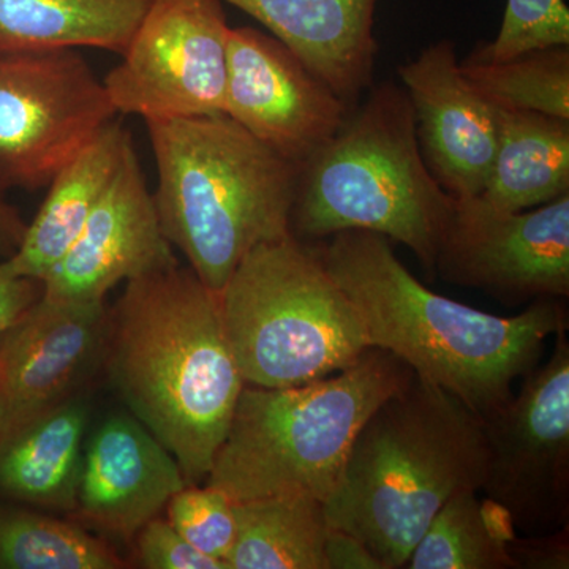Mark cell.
I'll list each match as a JSON object with an SVG mask.
<instances>
[{"label":"cell","mask_w":569,"mask_h":569,"mask_svg":"<svg viewBox=\"0 0 569 569\" xmlns=\"http://www.w3.org/2000/svg\"><path fill=\"white\" fill-rule=\"evenodd\" d=\"M186 486L173 455L148 427L133 415H112L82 451L77 508L99 529L129 539Z\"/></svg>","instance_id":"obj_16"},{"label":"cell","mask_w":569,"mask_h":569,"mask_svg":"<svg viewBox=\"0 0 569 569\" xmlns=\"http://www.w3.org/2000/svg\"><path fill=\"white\" fill-rule=\"evenodd\" d=\"M178 264L133 142L77 241L41 280L54 301L103 302L116 284Z\"/></svg>","instance_id":"obj_13"},{"label":"cell","mask_w":569,"mask_h":569,"mask_svg":"<svg viewBox=\"0 0 569 569\" xmlns=\"http://www.w3.org/2000/svg\"><path fill=\"white\" fill-rule=\"evenodd\" d=\"M146 123L163 233L198 279L220 293L253 249L293 234L301 167L224 112Z\"/></svg>","instance_id":"obj_4"},{"label":"cell","mask_w":569,"mask_h":569,"mask_svg":"<svg viewBox=\"0 0 569 569\" xmlns=\"http://www.w3.org/2000/svg\"><path fill=\"white\" fill-rule=\"evenodd\" d=\"M88 411L77 400L26 426L0 447V496L36 507L77 508Z\"/></svg>","instance_id":"obj_20"},{"label":"cell","mask_w":569,"mask_h":569,"mask_svg":"<svg viewBox=\"0 0 569 569\" xmlns=\"http://www.w3.org/2000/svg\"><path fill=\"white\" fill-rule=\"evenodd\" d=\"M236 538L228 569H326L329 523L323 501L306 496L234 503Z\"/></svg>","instance_id":"obj_22"},{"label":"cell","mask_w":569,"mask_h":569,"mask_svg":"<svg viewBox=\"0 0 569 569\" xmlns=\"http://www.w3.org/2000/svg\"><path fill=\"white\" fill-rule=\"evenodd\" d=\"M152 0H0V51L97 48L122 56Z\"/></svg>","instance_id":"obj_21"},{"label":"cell","mask_w":569,"mask_h":569,"mask_svg":"<svg viewBox=\"0 0 569 569\" xmlns=\"http://www.w3.org/2000/svg\"><path fill=\"white\" fill-rule=\"evenodd\" d=\"M103 302L43 295L0 336V447L67 399L102 343Z\"/></svg>","instance_id":"obj_15"},{"label":"cell","mask_w":569,"mask_h":569,"mask_svg":"<svg viewBox=\"0 0 569 569\" xmlns=\"http://www.w3.org/2000/svg\"><path fill=\"white\" fill-rule=\"evenodd\" d=\"M223 112L302 167L342 129L351 107L276 37L230 28Z\"/></svg>","instance_id":"obj_12"},{"label":"cell","mask_w":569,"mask_h":569,"mask_svg":"<svg viewBox=\"0 0 569 569\" xmlns=\"http://www.w3.org/2000/svg\"><path fill=\"white\" fill-rule=\"evenodd\" d=\"M122 560L80 527L26 509L0 508V569H116Z\"/></svg>","instance_id":"obj_25"},{"label":"cell","mask_w":569,"mask_h":569,"mask_svg":"<svg viewBox=\"0 0 569 569\" xmlns=\"http://www.w3.org/2000/svg\"><path fill=\"white\" fill-rule=\"evenodd\" d=\"M228 33L222 0H152L103 80L118 114L159 121L223 112Z\"/></svg>","instance_id":"obj_10"},{"label":"cell","mask_w":569,"mask_h":569,"mask_svg":"<svg viewBox=\"0 0 569 569\" xmlns=\"http://www.w3.org/2000/svg\"><path fill=\"white\" fill-rule=\"evenodd\" d=\"M116 116L74 48L0 51V190L50 186Z\"/></svg>","instance_id":"obj_8"},{"label":"cell","mask_w":569,"mask_h":569,"mask_svg":"<svg viewBox=\"0 0 569 569\" xmlns=\"http://www.w3.org/2000/svg\"><path fill=\"white\" fill-rule=\"evenodd\" d=\"M508 307L569 296V193L527 211L452 198L436 271Z\"/></svg>","instance_id":"obj_11"},{"label":"cell","mask_w":569,"mask_h":569,"mask_svg":"<svg viewBox=\"0 0 569 569\" xmlns=\"http://www.w3.org/2000/svg\"><path fill=\"white\" fill-rule=\"evenodd\" d=\"M326 569H387L361 539L329 527L325 539Z\"/></svg>","instance_id":"obj_30"},{"label":"cell","mask_w":569,"mask_h":569,"mask_svg":"<svg viewBox=\"0 0 569 569\" xmlns=\"http://www.w3.org/2000/svg\"><path fill=\"white\" fill-rule=\"evenodd\" d=\"M482 426L489 467L481 492L512 529L530 537L569 526L568 329L557 332L548 361Z\"/></svg>","instance_id":"obj_9"},{"label":"cell","mask_w":569,"mask_h":569,"mask_svg":"<svg viewBox=\"0 0 569 569\" xmlns=\"http://www.w3.org/2000/svg\"><path fill=\"white\" fill-rule=\"evenodd\" d=\"M219 299L224 336L250 387L310 383L353 366L370 348L316 247L293 234L247 254Z\"/></svg>","instance_id":"obj_7"},{"label":"cell","mask_w":569,"mask_h":569,"mask_svg":"<svg viewBox=\"0 0 569 569\" xmlns=\"http://www.w3.org/2000/svg\"><path fill=\"white\" fill-rule=\"evenodd\" d=\"M413 108L422 159L452 198L485 192L497 149L496 108L463 78L452 40L425 48L397 69Z\"/></svg>","instance_id":"obj_14"},{"label":"cell","mask_w":569,"mask_h":569,"mask_svg":"<svg viewBox=\"0 0 569 569\" xmlns=\"http://www.w3.org/2000/svg\"><path fill=\"white\" fill-rule=\"evenodd\" d=\"M488 467L482 419L415 376L359 430L325 501L326 519L361 539L385 568L400 569L449 498L481 492Z\"/></svg>","instance_id":"obj_3"},{"label":"cell","mask_w":569,"mask_h":569,"mask_svg":"<svg viewBox=\"0 0 569 569\" xmlns=\"http://www.w3.org/2000/svg\"><path fill=\"white\" fill-rule=\"evenodd\" d=\"M138 560L146 569H228L190 545L170 520L152 519L138 531Z\"/></svg>","instance_id":"obj_28"},{"label":"cell","mask_w":569,"mask_h":569,"mask_svg":"<svg viewBox=\"0 0 569 569\" xmlns=\"http://www.w3.org/2000/svg\"><path fill=\"white\" fill-rule=\"evenodd\" d=\"M110 372L187 485L208 478L246 383L219 293L179 264L129 280L111 325Z\"/></svg>","instance_id":"obj_2"},{"label":"cell","mask_w":569,"mask_h":569,"mask_svg":"<svg viewBox=\"0 0 569 569\" xmlns=\"http://www.w3.org/2000/svg\"><path fill=\"white\" fill-rule=\"evenodd\" d=\"M415 377L380 348L332 376L290 388L246 385L208 475L239 501L306 496L325 501L370 415Z\"/></svg>","instance_id":"obj_6"},{"label":"cell","mask_w":569,"mask_h":569,"mask_svg":"<svg viewBox=\"0 0 569 569\" xmlns=\"http://www.w3.org/2000/svg\"><path fill=\"white\" fill-rule=\"evenodd\" d=\"M496 118V157L481 197L527 211L569 193V119L503 108Z\"/></svg>","instance_id":"obj_19"},{"label":"cell","mask_w":569,"mask_h":569,"mask_svg":"<svg viewBox=\"0 0 569 569\" xmlns=\"http://www.w3.org/2000/svg\"><path fill=\"white\" fill-rule=\"evenodd\" d=\"M451 209V194L419 151L406 89L383 81L302 164L291 233L323 241L342 231H372L406 246L433 276Z\"/></svg>","instance_id":"obj_5"},{"label":"cell","mask_w":569,"mask_h":569,"mask_svg":"<svg viewBox=\"0 0 569 569\" xmlns=\"http://www.w3.org/2000/svg\"><path fill=\"white\" fill-rule=\"evenodd\" d=\"M508 552L516 569H568L569 526L527 538L515 535L508 541Z\"/></svg>","instance_id":"obj_29"},{"label":"cell","mask_w":569,"mask_h":569,"mask_svg":"<svg viewBox=\"0 0 569 569\" xmlns=\"http://www.w3.org/2000/svg\"><path fill=\"white\" fill-rule=\"evenodd\" d=\"M41 296V282L0 272V336Z\"/></svg>","instance_id":"obj_31"},{"label":"cell","mask_w":569,"mask_h":569,"mask_svg":"<svg viewBox=\"0 0 569 569\" xmlns=\"http://www.w3.org/2000/svg\"><path fill=\"white\" fill-rule=\"evenodd\" d=\"M263 24L351 108L376 73L377 0H222Z\"/></svg>","instance_id":"obj_17"},{"label":"cell","mask_w":569,"mask_h":569,"mask_svg":"<svg viewBox=\"0 0 569 569\" xmlns=\"http://www.w3.org/2000/svg\"><path fill=\"white\" fill-rule=\"evenodd\" d=\"M168 520L204 556L223 561L236 538L234 501L222 490L187 485L168 503ZM228 568V565H227Z\"/></svg>","instance_id":"obj_26"},{"label":"cell","mask_w":569,"mask_h":569,"mask_svg":"<svg viewBox=\"0 0 569 569\" xmlns=\"http://www.w3.org/2000/svg\"><path fill=\"white\" fill-rule=\"evenodd\" d=\"M560 44H569V9L565 0H507L496 40L479 50L492 61H505Z\"/></svg>","instance_id":"obj_27"},{"label":"cell","mask_w":569,"mask_h":569,"mask_svg":"<svg viewBox=\"0 0 569 569\" xmlns=\"http://www.w3.org/2000/svg\"><path fill=\"white\" fill-rule=\"evenodd\" d=\"M350 299L370 348L488 418L539 365L546 340L568 329L563 299H538L515 317L482 312L429 290L372 231H342L316 247Z\"/></svg>","instance_id":"obj_1"},{"label":"cell","mask_w":569,"mask_h":569,"mask_svg":"<svg viewBox=\"0 0 569 569\" xmlns=\"http://www.w3.org/2000/svg\"><path fill=\"white\" fill-rule=\"evenodd\" d=\"M26 224L18 212L0 198V252L13 253L24 236Z\"/></svg>","instance_id":"obj_32"},{"label":"cell","mask_w":569,"mask_h":569,"mask_svg":"<svg viewBox=\"0 0 569 569\" xmlns=\"http://www.w3.org/2000/svg\"><path fill=\"white\" fill-rule=\"evenodd\" d=\"M515 529L492 501L478 490L449 498L419 538L407 569H516L508 552Z\"/></svg>","instance_id":"obj_23"},{"label":"cell","mask_w":569,"mask_h":569,"mask_svg":"<svg viewBox=\"0 0 569 569\" xmlns=\"http://www.w3.org/2000/svg\"><path fill=\"white\" fill-rule=\"evenodd\" d=\"M468 84L493 108L569 119V44L492 61L482 51L459 62Z\"/></svg>","instance_id":"obj_24"},{"label":"cell","mask_w":569,"mask_h":569,"mask_svg":"<svg viewBox=\"0 0 569 569\" xmlns=\"http://www.w3.org/2000/svg\"><path fill=\"white\" fill-rule=\"evenodd\" d=\"M130 142V133L114 119L56 174L20 246L0 263L2 274L39 282L47 277L102 200Z\"/></svg>","instance_id":"obj_18"}]
</instances>
